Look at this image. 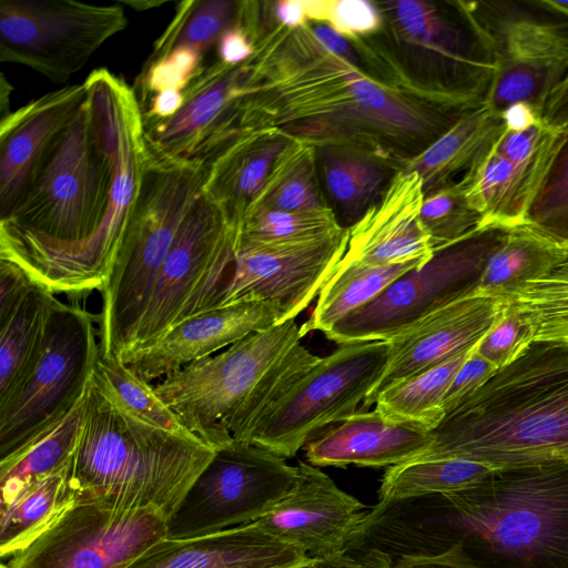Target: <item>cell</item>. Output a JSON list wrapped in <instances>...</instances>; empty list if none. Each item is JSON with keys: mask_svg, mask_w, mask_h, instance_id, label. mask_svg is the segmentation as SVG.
Returning a JSON list of instances; mask_svg holds the SVG:
<instances>
[{"mask_svg": "<svg viewBox=\"0 0 568 568\" xmlns=\"http://www.w3.org/2000/svg\"><path fill=\"white\" fill-rule=\"evenodd\" d=\"M496 64L486 104L544 108L568 73V14L551 0L462 1Z\"/></svg>", "mask_w": 568, "mask_h": 568, "instance_id": "8", "label": "cell"}, {"mask_svg": "<svg viewBox=\"0 0 568 568\" xmlns=\"http://www.w3.org/2000/svg\"><path fill=\"white\" fill-rule=\"evenodd\" d=\"M527 222L560 243H568V125L547 175L530 205Z\"/></svg>", "mask_w": 568, "mask_h": 568, "instance_id": "44", "label": "cell"}, {"mask_svg": "<svg viewBox=\"0 0 568 568\" xmlns=\"http://www.w3.org/2000/svg\"><path fill=\"white\" fill-rule=\"evenodd\" d=\"M344 227L332 207L315 212L248 209L240 225L237 243H305L338 234Z\"/></svg>", "mask_w": 568, "mask_h": 568, "instance_id": "42", "label": "cell"}, {"mask_svg": "<svg viewBox=\"0 0 568 568\" xmlns=\"http://www.w3.org/2000/svg\"><path fill=\"white\" fill-rule=\"evenodd\" d=\"M274 20L286 28H300L307 23L303 0L268 2Z\"/></svg>", "mask_w": 568, "mask_h": 568, "instance_id": "55", "label": "cell"}, {"mask_svg": "<svg viewBox=\"0 0 568 568\" xmlns=\"http://www.w3.org/2000/svg\"><path fill=\"white\" fill-rule=\"evenodd\" d=\"M508 301L479 293L460 297L387 339L386 366L365 397V410L381 392L471 349L503 317Z\"/></svg>", "mask_w": 568, "mask_h": 568, "instance_id": "20", "label": "cell"}, {"mask_svg": "<svg viewBox=\"0 0 568 568\" xmlns=\"http://www.w3.org/2000/svg\"><path fill=\"white\" fill-rule=\"evenodd\" d=\"M87 98L84 83L51 91L9 112L0 121V215L22 196L57 136Z\"/></svg>", "mask_w": 568, "mask_h": 568, "instance_id": "24", "label": "cell"}, {"mask_svg": "<svg viewBox=\"0 0 568 568\" xmlns=\"http://www.w3.org/2000/svg\"><path fill=\"white\" fill-rule=\"evenodd\" d=\"M475 346L444 395L440 404L444 416L475 393L498 371L491 363L475 353Z\"/></svg>", "mask_w": 568, "mask_h": 568, "instance_id": "48", "label": "cell"}, {"mask_svg": "<svg viewBox=\"0 0 568 568\" xmlns=\"http://www.w3.org/2000/svg\"><path fill=\"white\" fill-rule=\"evenodd\" d=\"M270 302L245 301L192 316L151 344L120 358L148 382L164 378L247 335L281 324Z\"/></svg>", "mask_w": 568, "mask_h": 568, "instance_id": "22", "label": "cell"}, {"mask_svg": "<svg viewBox=\"0 0 568 568\" xmlns=\"http://www.w3.org/2000/svg\"><path fill=\"white\" fill-rule=\"evenodd\" d=\"M420 221L434 252L481 230L483 216L470 204L462 183L425 195Z\"/></svg>", "mask_w": 568, "mask_h": 568, "instance_id": "43", "label": "cell"}, {"mask_svg": "<svg viewBox=\"0 0 568 568\" xmlns=\"http://www.w3.org/2000/svg\"><path fill=\"white\" fill-rule=\"evenodd\" d=\"M242 64L216 61L203 65L183 91L184 103L170 119L144 121V140L151 158L207 165L245 133L240 99Z\"/></svg>", "mask_w": 568, "mask_h": 568, "instance_id": "19", "label": "cell"}, {"mask_svg": "<svg viewBox=\"0 0 568 568\" xmlns=\"http://www.w3.org/2000/svg\"><path fill=\"white\" fill-rule=\"evenodd\" d=\"M307 568H396L393 559L378 550L342 551L312 559Z\"/></svg>", "mask_w": 568, "mask_h": 568, "instance_id": "50", "label": "cell"}, {"mask_svg": "<svg viewBox=\"0 0 568 568\" xmlns=\"http://www.w3.org/2000/svg\"><path fill=\"white\" fill-rule=\"evenodd\" d=\"M311 561L253 521L206 536L164 538L126 568H298Z\"/></svg>", "mask_w": 568, "mask_h": 568, "instance_id": "25", "label": "cell"}, {"mask_svg": "<svg viewBox=\"0 0 568 568\" xmlns=\"http://www.w3.org/2000/svg\"><path fill=\"white\" fill-rule=\"evenodd\" d=\"M239 230L201 194L161 267L128 354L185 320L215 308L234 265Z\"/></svg>", "mask_w": 568, "mask_h": 568, "instance_id": "12", "label": "cell"}, {"mask_svg": "<svg viewBox=\"0 0 568 568\" xmlns=\"http://www.w3.org/2000/svg\"><path fill=\"white\" fill-rule=\"evenodd\" d=\"M33 283L18 264L0 258V324L10 317Z\"/></svg>", "mask_w": 568, "mask_h": 568, "instance_id": "49", "label": "cell"}, {"mask_svg": "<svg viewBox=\"0 0 568 568\" xmlns=\"http://www.w3.org/2000/svg\"><path fill=\"white\" fill-rule=\"evenodd\" d=\"M54 294L39 283L0 324V407L19 390L41 351Z\"/></svg>", "mask_w": 568, "mask_h": 568, "instance_id": "31", "label": "cell"}, {"mask_svg": "<svg viewBox=\"0 0 568 568\" xmlns=\"http://www.w3.org/2000/svg\"><path fill=\"white\" fill-rule=\"evenodd\" d=\"M307 23L315 38L329 51L355 63L363 61L355 45L329 26L318 22Z\"/></svg>", "mask_w": 568, "mask_h": 568, "instance_id": "53", "label": "cell"}, {"mask_svg": "<svg viewBox=\"0 0 568 568\" xmlns=\"http://www.w3.org/2000/svg\"><path fill=\"white\" fill-rule=\"evenodd\" d=\"M423 265L409 262L369 266L339 261L321 291L312 315L300 327L301 336L312 331L327 332L348 314L372 302L400 275Z\"/></svg>", "mask_w": 568, "mask_h": 568, "instance_id": "34", "label": "cell"}, {"mask_svg": "<svg viewBox=\"0 0 568 568\" xmlns=\"http://www.w3.org/2000/svg\"><path fill=\"white\" fill-rule=\"evenodd\" d=\"M316 154L334 209L352 224L381 199L399 170L387 160L352 148L325 146L316 149Z\"/></svg>", "mask_w": 568, "mask_h": 568, "instance_id": "30", "label": "cell"}, {"mask_svg": "<svg viewBox=\"0 0 568 568\" xmlns=\"http://www.w3.org/2000/svg\"><path fill=\"white\" fill-rule=\"evenodd\" d=\"M12 91V87L7 81L4 75H1V84H0V108H1V118L8 114L9 111V97Z\"/></svg>", "mask_w": 568, "mask_h": 568, "instance_id": "58", "label": "cell"}, {"mask_svg": "<svg viewBox=\"0 0 568 568\" xmlns=\"http://www.w3.org/2000/svg\"><path fill=\"white\" fill-rule=\"evenodd\" d=\"M297 467L294 488L255 523L311 559L344 551L367 507L316 466L298 462Z\"/></svg>", "mask_w": 568, "mask_h": 568, "instance_id": "21", "label": "cell"}, {"mask_svg": "<svg viewBox=\"0 0 568 568\" xmlns=\"http://www.w3.org/2000/svg\"><path fill=\"white\" fill-rule=\"evenodd\" d=\"M430 436L414 459L462 458L494 468L568 460V345L534 342Z\"/></svg>", "mask_w": 568, "mask_h": 568, "instance_id": "4", "label": "cell"}, {"mask_svg": "<svg viewBox=\"0 0 568 568\" xmlns=\"http://www.w3.org/2000/svg\"><path fill=\"white\" fill-rule=\"evenodd\" d=\"M347 244V226L338 234L305 243L239 242L232 272L215 307L265 301L280 311L281 323L295 320L320 295Z\"/></svg>", "mask_w": 568, "mask_h": 568, "instance_id": "17", "label": "cell"}, {"mask_svg": "<svg viewBox=\"0 0 568 568\" xmlns=\"http://www.w3.org/2000/svg\"><path fill=\"white\" fill-rule=\"evenodd\" d=\"M166 538V518L154 510L74 499L37 538L9 558V568H126Z\"/></svg>", "mask_w": 568, "mask_h": 568, "instance_id": "16", "label": "cell"}, {"mask_svg": "<svg viewBox=\"0 0 568 568\" xmlns=\"http://www.w3.org/2000/svg\"><path fill=\"white\" fill-rule=\"evenodd\" d=\"M68 468L27 485L1 507L2 561L42 534L75 499Z\"/></svg>", "mask_w": 568, "mask_h": 568, "instance_id": "33", "label": "cell"}, {"mask_svg": "<svg viewBox=\"0 0 568 568\" xmlns=\"http://www.w3.org/2000/svg\"><path fill=\"white\" fill-rule=\"evenodd\" d=\"M320 359L301 343L281 357L230 418L227 432L231 437L248 444L273 407Z\"/></svg>", "mask_w": 568, "mask_h": 568, "instance_id": "41", "label": "cell"}, {"mask_svg": "<svg viewBox=\"0 0 568 568\" xmlns=\"http://www.w3.org/2000/svg\"><path fill=\"white\" fill-rule=\"evenodd\" d=\"M214 453L196 437L125 414L90 382L69 480L77 499L154 510L168 519Z\"/></svg>", "mask_w": 568, "mask_h": 568, "instance_id": "5", "label": "cell"}, {"mask_svg": "<svg viewBox=\"0 0 568 568\" xmlns=\"http://www.w3.org/2000/svg\"><path fill=\"white\" fill-rule=\"evenodd\" d=\"M508 227L489 226L400 275L372 302L324 333L338 345L387 341L445 305L476 292L488 256Z\"/></svg>", "mask_w": 568, "mask_h": 568, "instance_id": "13", "label": "cell"}, {"mask_svg": "<svg viewBox=\"0 0 568 568\" xmlns=\"http://www.w3.org/2000/svg\"><path fill=\"white\" fill-rule=\"evenodd\" d=\"M126 24L119 4L1 0L0 61L26 65L63 83Z\"/></svg>", "mask_w": 568, "mask_h": 568, "instance_id": "15", "label": "cell"}, {"mask_svg": "<svg viewBox=\"0 0 568 568\" xmlns=\"http://www.w3.org/2000/svg\"><path fill=\"white\" fill-rule=\"evenodd\" d=\"M184 103V95L179 90H168L154 94L141 106L144 121L166 120L175 115Z\"/></svg>", "mask_w": 568, "mask_h": 568, "instance_id": "52", "label": "cell"}, {"mask_svg": "<svg viewBox=\"0 0 568 568\" xmlns=\"http://www.w3.org/2000/svg\"><path fill=\"white\" fill-rule=\"evenodd\" d=\"M470 568H568V460L493 468L448 493L378 501L345 550Z\"/></svg>", "mask_w": 568, "mask_h": 568, "instance_id": "3", "label": "cell"}, {"mask_svg": "<svg viewBox=\"0 0 568 568\" xmlns=\"http://www.w3.org/2000/svg\"><path fill=\"white\" fill-rule=\"evenodd\" d=\"M471 349L387 387L378 394L375 409L388 419L433 429L444 417V395Z\"/></svg>", "mask_w": 568, "mask_h": 568, "instance_id": "36", "label": "cell"}, {"mask_svg": "<svg viewBox=\"0 0 568 568\" xmlns=\"http://www.w3.org/2000/svg\"><path fill=\"white\" fill-rule=\"evenodd\" d=\"M505 128L510 131H524L540 120L541 114L525 102L511 104L501 112Z\"/></svg>", "mask_w": 568, "mask_h": 568, "instance_id": "56", "label": "cell"}, {"mask_svg": "<svg viewBox=\"0 0 568 568\" xmlns=\"http://www.w3.org/2000/svg\"><path fill=\"white\" fill-rule=\"evenodd\" d=\"M536 327L520 311L508 306L496 324L475 346V353L498 371L517 359L532 343Z\"/></svg>", "mask_w": 568, "mask_h": 568, "instance_id": "47", "label": "cell"}, {"mask_svg": "<svg viewBox=\"0 0 568 568\" xmlns=\"http://www.w3.org/2000/svg\"><path fill=\"white\" fill-rule=\"evenodd\" d=\"M303 337L295 320L252 333L154 385L184 427L210 447L231 443L227 423L268 369Z\"/></svg>", "mask_w": 568, "mask_h": 568, "instance_id": "10", "label": "cell"}, {"mask_svg": "<svg viewBox=\"0 0 568 568\" xmlns=\"http://www.w3.org/2000/svg\"><path fill=\"white\" fill-rule=\"evenodd\" d=\"M292 140L277 129L243 133L206 165L202 194L240 229L275 160Z\"/></svg>", "mask_w": 568, "mask_h": 568, "instance_id": "27", "label": "cell"}, {"mask_svg": "<svg viewBox=\"0 0 568 568\" xmlns=\"http://www.w3.org/2000/svg\"><path fill=\"white\" fill-rule=\"evenodd\" d=\"M317 168L316 149L292 140L275 160L264 187L247 210L315 212L331 207L322 196Z\"/></svg>", "mask_w": 568, "mask_h": 568, "instance_id": "35", "label": "cell"}, {"mask_svg": "<svg viewBox=\"0 0 568 568\" xmlns=\"http://www.w3.org/2000/svg\"><path fill=\"white\" fill-rule=\"evenodd\" d=\"M424 197L418 173L399 169L381 199L347 226L348 244L341 263L426 264L435 252L420 221Z\"/></svg>", "mask_w": 568, "mask_h": 568, "instance_id": "23", "label": "cell"}, {"mask_svg": "<svg viewBox=\"0 0 568 568\" xmlns=\"http://www.w3.org/2000/svg\"><path fill=\"white\" fill-rule=\"evenodd\" d=\"M564 254L562 243L528 222L508 227L487 258L476 293L504 298L523 284L548 274Z\"/></svg>", "mask_w": 568, "mask_h": 568, "instance_id": "29", "label": "cell"}, {"mask_svg": "<svg viewBox=\"0 0 568 568\" xmlns=\"http://www.w3.org/2000/svg\"><path fill=\"white\" fill-rule=\"evenodd\" d=\"M0 568H9V567L7 566V564H6V562H3V561H2V564H1V567H0Z\"/></svg>", "mask_w": 568, "mask_h": 568, "instance_id": "61", "label": "cell"}, {"mask_svg": "<svg viewBox=\"0 0 568 568\" xmlns=\"http://www.w3.org/2000/svg\"><path fill=\"white\" fill-rule=\"evenodd\" d=\"M551 3L568 14V1L551 0Z\"/></svg>", "mask_w": 568, "mask_h": 568, "instance_id": "60", "label": "cell"}, {"mask_svg": "<svg viewBox=\"0 0 568 568\" xmlns=\"http://www.w3.org/2000/svg\"><path fill=\"white\" fill-rule=\"evenodd\" d=\"M430 443L427 427L388 419L374 408L322 430L306 443L305 454L313 466L390 467L418 457Z\"/></svg>", "mask_w": 568, "mask_h": 568, "instance_id": "26", "label": "cell"}, {"mask_svg": "<svg viewBox=\"0 0 568 568\" xmlns=\"http://www.w3.org/2000/svg\"><path fill=\"white\" fill-rule=\"evenodd\" d=\"M396 568H470L448 556L408 557L396 562Z\"/></svg>", "mask_w": 568, "mask_h": 568, "instance_id": "57", "label": "cell"}, {"mask_svg": "<svg viewBox=\"0 0 568 568\" xmlns=\"http://www.w3.org/2000/svg\"><path fill=\"white\" fill-rule=\"evenodd\" d=\"M165 2L166 1H158V0H151V1H149V0H142V1L122 0L121 1L122 4H126L138 11L156 8V7L164 4Z\"/></svg>", "mask_w": 568, "mask_h": 568, "instance_id": "59", "label": "cell"}, {"mask_svg": "<svg viewBox=\"0 0 568 568\" xmlns=\"http://www.w3.org/2000/svg\"><path fill=\"white\" fill-rule=\"evenodd\" d=\"M504 129L501 113L486 103L469 109L400 169L418 173L425 195L455 185L486 155Z\"/></svg>", "mask_w": 568, "mask_h": 568, "instance_id": "28", "label": "cell"}, {"mask_svg": "<svg viewBox=\"0 0 568 568\" xmlns=\"http://www.w3.org/2000/svg\"><path fill=\"white\" fill-rule=\"evenodd\" d=\"M494 467L462 458L413 459L387 467L378 489L379 501L464 488Z\"/></svg>", "mask_w": 568, "mask_h": 568, "instance_id": "38", "label": "cell"}, {"mask_svg": "<svg viewBox=\"0 0 568 568\" xmlns=\"http://www.w3.org/2000/svg\"><path fill=\"white\" fill-rule=\"evenodd\" d=\"M205 176L203 163L150 155L136 205L100 290L101 356L121 358L131 349L161 267L202 194Z\"/></svg>", "mask_w": 568, "mask_h": 568, "instance_id": "6", "label": "cell"}, {"mask_svg": "<svg viewBox=\"0 0 568 568\" xmlns=\"http://www.w3.org/2000/svg\"><path fill=\"white\" fill-rule=\"evenodd\" d=\"M239 9L240 1L234 0L179 2L172 21L154 42L146 62L158 60L180 47L192 48L204 55L235 24Z\"/></svg>", "mask_w": 568, "mask_h": 568, "instance_id": "39", "label": "cell"}, {"mask_svg": "<svg viewBox=\"0 0 568 568\" xmlns=\"http://www.w3.org/2000/svg\"><path fill=\"white\" fill-rule=\"evenodd\" d=\"M562 244L564 257L548 274L504 297L534 324V342L568 345V243Z\"/></svg>", "mask_w": 568, "mask_h": 568, "instance_id": "40", "label": "cell"}, {"mask_svg": "<svg viewBox=\"0 0 568 568\" xmlns=\"http://www.w3.org/2000/svg\"><path fill=\"white\" fill-rule=\"evenodd\" d=\"M307 565H308V564H307ZM307 565L301 566V567H298V568H307Z\"/></svg>", "mask_w": 568, "mask_h": 568, "instance_id": "62", "label": "cell"}, {"mask_svg": "<svg viewBox=\"0 0 568 568\" xmlns=\"http://www.w3.org/2000/svg\"><path fill=\"white\" fill-rule=\"evenodd\" d=\"M542 119L555 126L568 125V73L550 94L542 111Z\"/></svg>", "mask_w": 568, "mask_h": 568, "instance_id": "54", "label": "cell"}, {"mask_svg": "<svg viewBox=\"0 0 568 568\" xmlns=\"http://www.w3.org/2000/svg\"><path fill=\"white\" fill-rule=\"evenodd\" d=\"M216 50L219 61L231 67L243 64L254 51L247 33L237 21L221 36Z\"/></svg>", "mask_w": 568, "mask_h": 568, "instance_id": "51", "label": "cell"}, {"mask_svg": "<svg viewBox=\"0 0 568 568\" xmlns=\"http://www.w3.org/2000/svg\"><path fill=\"white\" fill-rule=\"evenodd\" d=\"M83 83L80 110L0 219V258L71 296L105 283L150 160L134 89L104 68Z\"/></svg>", "mask_w": 568, "mask_h": 568, "instance_id": "1", "label": "cell"}, {"mask_svg": "<svg viewBox=\"0 0 568 568\" xmlns=\"http://www.w3.org/2000/svg\"><path fill=\"white\" fill-rule=\"evenodd\" d=\"M387 341L346 343L310 369L273 407L248 444L293 457L314 436L356 413L379 379Z\"/></svg>", "mask_w": 568, "mask_h": 568, "instance_id": "14", "label": "cell"}, {"mask_svg": "<svg viewBox=\"0 0 568 568\" xmlns=\"http://www.w3.org/2000/svg\"><path fill=\"white\" fill-rule=\"evenodd\" d=\"M203 54L187 47L171 50L158 60L145 62L133 88L143 106L151 97L168 90L184 91L203 68Z\"/></svg>", "mask_w": 568, "mask_h": 568, "instance_id": "46", "label": "cell"}, {"mask_svg": "<svg viewBox=\"0 0 568 568\" xmlns=\"http://www.w3.org/2000/svg\"><path fill=\"white\" fill-rule=\"evenodd\" d=\"M567 126L544 119L524 131L504 129L486 155L460 182L470 204L481 214L483 226L511 227L527 214Z\"/></svg>", "mask_w": 568, "mask_h": 568, "instance_id": "18", "label": "cell"}, {"mask_svg": "<svg viewBox=\"0 0 568 568\" xmlns=\"http://www.w3.org/2000/svg\"><path fill=\"white\" fill-rule=\"evenodd\" d=\"M95 321L54 298L34 366L0 407V459L48 432L84 397L101 355Z\"/></svg>", "mask_w": 568, "mask_h": 568, "instance_id": "9", "label": "cell"}, {"mask_svg": "<svg viewBox=\"0 0 568 568\" xmlns=\"http://www.w3.org/2000/svg\"><path fill=\"white\" fill-rule=\"evenodd\" d=\"M307 22L325 23L349 41L372 38L383 30L376 2L367 0H303Z\"/></svg>", "mask_w": 568, "mask_h": 568, "instance_id": "45", "label": "cell"}, {"mask_svg": "<svg viewBox=\"0 0 568 568\" xmlns=\"http://www.w3.org/2000/svg\"><path fill=\"white\" fill-rule=\"evenodd\" d=\"M91 382L112 405L142 423L196 437L160 398L154 386L119 357L100 355Z\"/></svg>", "mask_w": 568, "mask_h": 568, "instance_id": "37", "label": "cell"}, {"mask_svg": "<svg viewBox=\"0 0 568 568\" xmlns=\"http://www.w3.org/2000/svg\"><path fill=\"white\" fill-rule=\"evenodd\" d=\"M384 44L416 83L466 105L486 102L496 64L462 1H376Z\"/></svg>", "mask_w": 568, "mask_h": 568, "instance_id": "7", "label": "cell"}, {"mask_svg": "<svg viewBox=\"0 0 568 568\" xmlns=\"http://www.w3.org/2000/svg\"><path fill=\"white\" fill-rule=\"evenodd\" d=\"M84 399L85 395L48 432L0 459L1 507L27 485L69 466L82 427Z\"/></svg>", "mask_w": 568, "mask_h": 568, "instance_id": "32", "label": "cell"}, {"mask_svg": "<svg viewBox=\"0 0 568 568\" xmlns=\"http://www.w3.org/2000/svg\"><path fill=\"white\" fill-rule=\"evenodd\" d=\"M298 467L239 440L215 449L166 519V538L185 539L256 521L294 488Z\"/></svg>", "mask_w": 568, "mask_h": 568, "instance_id": "11", "label": "cell"}, {"mask_svg": "<svg viewBox=\"0 0 568 568\" xmlns=\"http://www.w3.org/2000/svg\"><path fill=\"white\" fill-rule=\"evenodd\" d=\"M240 4L237 22L254 49L242 64L244 132L277 129L315 149H357L400 169L473 109L381 54L361 53L367 68L335 54L308 23H277L268 1Z\"/></svg>", "mask_w": 568, "mask_h": 568, "instance_id": "2", "label": "cell"}]
</instances>
